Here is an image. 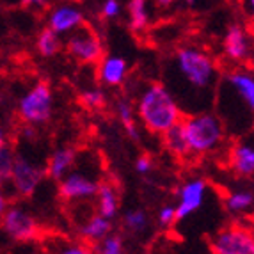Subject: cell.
Returning a JSON list of instances; mask_svg holds the SVG:
<instances>
[{"mask_svg": "<svg viewBox=\"0 0 254 254\" xmlns=\"http://www.w3.org/2000/svg\"><path fill=\"white\" fill-rule=\"evenodd\" d=\"M137 116L153 133H164L182 121V110L164 84H151L137 102Z\"/></svg>", "mask_w": 254, "mask_h": 254, "instance_id": "6da1fadb", "label": "cell"}, {"mask_svg": "<svg viewBox=\"0 0 254 254\" xmlns=\"http://www.w3.org/2000/svg\"><path fill=\"white\" fill-rule=\"evenodd\" d=\"M174 66L185 84L194 91L212 89L219 76L213 57L199 47H182L174 55Z\"/></svg>", "mask_w": 254, "mask_h": 254, "instance_id": "7a4b0ae2", "label": "cell"}, {"mask_svg": "<svg viewBox=\"0 0 254 254\" xmlns=\"http://www.w3.org/2000/svg\"><path fill=\"white\" fill-rule=\"evenodd\" d=\"M189 155H208L215 151L224 140V125L212 112L192 114L180 121Z\"/></svg>", "mask_w": 254, "mask_h": 254, "instance_id": "3957f363", "label": "cell"}, {"mask_svg": "<svg viewBox=\"0 0 254 254\" xmlns=\"http://www.w3.org/2000/svg\"><path fill=\"white\" fill-rule=\"evenodd\" d=\"M54 110V94L48 82H38L30 87L18 103V116L25 125L38 127L45 125L52 118Z\"/></svg>", "mask_w": 254, "mask_h": 254, "instance_id": "277c9868", "label": "cell"}, {"mask_svg": "<svg viewBox=\"0 0 254 254\" xmlns=\"http://www.w3.org/2000/svg\"><path fill=\"white\" fill-rule=\"evenodd\" d=\"M63 45L73 59L82 64H96L103 57L102 39L85 23L73 32H69Z\"/></svg>", "mask_w": 254, "mask_h": 254, "instance_id": "5b68a950", "label": "cell"}, {"mask_svg": "<svg viewBox=\"0 0 254 254\" xmlns=\"http://www.w3.org/2000/svg\"><path fill=\"white\" fill-rule=\"evenodd\" d=\"M213 254H254L253 229L244 224H231L210 238Z\"/></svg>", "mask_w": 254, "mask_h": 254, "instance_id": "8992f818", "label": "cell"}, {"mask_svg": "<svg viewBox=\"0 0 254 254\" xmlns=\"http://www.w3.org/2000/svg\"><path fill=\"white\" fill-rule=\"evenodd\" d=\"M222 52L229 63L246 66L253 57V34L246 25L231 23L222 39Z\"/></svg>", "mask_w": 254, "mask_h": 254, "instance_id": "52a82bcc", "label": "cell"}, {"mask_svg": "<svg viewBox=\"0 0 254 254\" xmlns=\"http://www.w3.org/2000/svg\"><path fill=\"white\" fill-rule=\"evenodd\" d=\"M0 220L5 233L16 242H32L39 235L36 219L21 206H7L0 215Z\"/></svg>", "mask_w": 254, "mask_h": 254, "instance_id": "ba28073f", "label": "cell"}, {"mask_svg": "<svg viewBox=\"0 0 254 254\" xmlns=\"http://www.w3.org/2000/svg\"><path fill=\"white\" fill-rule=\"evenodd\" d=\"M43 178H45V169H41L38 164L30 162L29 158L21 157V155L14 157L9 182L13 183L14 190L21 197H32V194L38 190Z\"/></svg>", "mask_w": 254, "mask_h": 254, "instance_id": "9c48e42d", "label": "cell"}, {"mask_svg": "<svg viewBox=\"0 0 254 254\" xmlns=\"http://www.w3.org/2000/svg\"><path fill=\"white\" fill-rule=\"evenodd\" d=\"M85 23L84 11L75 2H59L50 9L47 16V27L59 36H68Z\"/></svg>", "mask_w": 254, "mask_h": 254, "instance_id": "30bf717a", "label": "cell"}, {"mask_svg": "<svg viewBox=\"0 0 254 254\" xmlns=\"http://www.w3.org/2000/svg\"><path fill=\"white\" fill-rule=\"evenodd\" d=\"M206 190H208V183L203 178H194L183 183L178 192V204L174 206L176 222L190 217L192 213L197 212L203 206Z\"/></svg>", "mask_w": 254, "mask_h": 254, "instance_id": "8fae6325", "label": "cell"}, {"mask_svg": "<svg viewBox=\"0 0 254 254\" xmlns=\"http://www.w3.org/2000/svg\"><path fill=\"white\" fill-rule=\"evenodd\" d=\"M98 182L82 173H68L59 180V195L66 201H80L94 197Z\"/></svg>", "mask_w": 254, "mask_h": 254, "instance_id": "7c38bea8", "label": "cell"}, {"mask_svg": "<svg viewBox=\"0 0 254 254\" xmlns=\"http://www.w3.org/2000/svg\"><path fill=\"white\" fill-rule=\"evenodd\" d=\"M226 87L235 93L247 109L254 110V76L253 71L247 68H237L226 75Z\"/></svg>", "mask_w": 254, "mask_h": 254, "instance_id": "4fadbf2b", "label": "cell"}, {"mask_svg": "<svg viewBox=\"0 0 254 254\" xmlns=\"http://www.w3.org/2000/svg\"><path fill=\"white\" fill-rule=\"evenodd\" d=\"M98 80L110 87H119L128 76V63L119 55H103L98 61Z\"/></svg>", "mask_w": 254, "mask_h": 254, "instance_id": "5bb4252c", "label": "cell"}, {"mask_svg": "<svg viewBox=\"0 0 254 254\" xmlns=\"http://www.w3.org/2000/svg\"><path fill=\"white\" fill-rule=\"evenodd\" d=\"M75 160H76V151L73 148L55 149L50 155V158H48L45 174H48L52 180H57V182H59L63 176H66V174L73 169Z\"/></svg>", "mask_w": 254, "mask_h": 254, "instance_id": "9a60e30c", "label": "cell"}, {"mask_svg": "<svg viewBox=\"0 0 254 254\" xmlns=\"http://www.w3.org/2000/svg\"><path fill=\"white\" fill-rule=\"evenodd\" d=\"M229 164L242 178H251L254 174V148L251 142H238L229 155Z\"/></svg>", "mask_w": 254, "mask_h": 254, "instance_id": "2e32d148", "label": "cell"}, {"mask_svg": "<svg viewBox=\"0 0 254 254\" xmlns=\"http://www.w3.org/2000/svg\"><path fill=\"white\" fill-rule=\"evenodd\" d=\"M94 195L98 197V213L109 220L114 219V217L118 215V210H119L118 189L109 182L98 183L96 194Z\"/></svg>", "mask_w": 254, "mask_h": 254, "instance_id": "e0dca14e", "label": "cell"}, {"mask_svg": "<svg viewBox=\"0 0 254 254\" xmlns=\"http://www.w3.org/2000/svg\"><path fill=\"white\" fill-rule=\"evenodd\" d=\"M151 0H128V25L133 32H142L151 23Z\"/></svg>", "mask_w": 254, "mask_h": 254, "instance_id": "ac0fdd59", "label": "cell"}, {"mask_svg": "<svg viewBox=\"0 0 254 254\" xmlns=\"http://www.w3.org/2000/svg\"><path fill=\"white\" fill-rule=\"evenodd\" d=\"M110 229H112V222L98 213V215H93L85 220L78 229V233L87 244H96L110 233Z\"/></svg>", "mask_w": 254, "mask_h": 254, "instance_id": "d6986e66", "label": "cell"}, {"mask_svg": "<svg viewBox=\"0 0 254 254\" xmlns=\"http://www.w3.org/2000/svg\"><path fill=\"white\" fill-rule=\"evenodd\" d=\"M63 48V39L57 32H54L52 29L45 27L41 29V32L38 34L36 39V50L39 52V55L43 57H54L57 55Z\"/></svg>", "mask_w": 254, "mask_h": 254, "instance_id": "ffe728a7", "label": "cell"}, {"mask_svg": "<svg viewBox=\"0 0 254 254\" xmlns=\"http://www.w3.org/2000/svg\"><path fill=\"white\" fill-rule=\"evenodd\" d=\"M164 146L165 149L174 155V157H187L189 155V148H187V142H185V137H183V131H182V125L176 123L174 127H171L169 130H165L164 133Z\"/></svg>", "mask_w": 254, "mask_h": 254, "instance_id": "44dd1931", "label": "cell"}, {"mask_svg": "<svg viewBox=\"0 0 254 254\" xmlns=\"http://www.w3.org/2000/svg\"><path fill=\"white\" fill-rule=\"evenodd\" d=\"M254 204V195L251 190H235L226 197V208L231 213H246L251 212Z\"/></svg>", "mask_w": 254, "mask_h": 254, "instance_id": "7402d4cb", "label": "cell"}, {"mask_svg": "<svg viewBox=\"0 0 254 254\" xmlns=\"http://www.w3.org/2000/svg\"><path fill=\"white\" fill-rule=\"evenodd\" d=\"M116 112L119 116V121L123 123L127 133L131 139L139 140V128L135 123V114H133V107L128 100H119L118 105H116Z\"/></svg>", "mask_w": 254, "mask_h": 254, "instance_id": "603a6c76", "label": "cell"}, {"mask_svg": "<svg viewBox=\"0 0 254 254\" xmlns=\"http://www.w3.org/2000/svg\"><path fill=\"white\" fill-rule=\"evenodd\" d=\"M94 253L96 254H127L125 253L123 238L119 235L109 233L105 238L94 244Z\"/></svg>", "mask_w": 254, "mask_h": 254, "instance_id": "cb8c5ba5", "label": "cell"}, {"mask_svg": "<svg viewBox=\"0 0 254 254\" xmlns=\"http://www.w3.org/2000/svg\"><path fill=\"white\" fill-rule=\"evenodd\" d=\"M80 103L89 110H100L107 105V96L102 89H85L80 94Z\"/></svg>", "mask_w": 254, "mask_h": 254, "instance_id": "d4e9b609", "label": "cell"}, {"mask_svg": "<svg viewBox=\"0 0 254 254\" xmlns=\"http://www.w3.org/2000/svg\"><path fill=\"white\" fill-rule=\"evenodd\" d=\"M123 222L127 229H130L133 233H140V231H144L146 226H148V215H146V212H142V210H130V212H127V215H125Z\"/></svg>", "mask_w": 254, "mask_h": 254, "instance_id": "484cf974", "label": "cell"}, {"mask_svg": "<svg viewBox=\"0 0 254 254\" xmlns=\"http://www.w3.org/2000/svg\"><path fill=\"white\" fill-rule=\"evenodd\" d=\"M13 162H14L13 151L7 146H4V148L0 149V183L9 182L11 169H13Z\"/></svg>", "mask_w": 254, "mask_h": 254, "instance_id": "4316f807", "label": "cell"}, {"mask_svg": "<svg viewBox=\"0 0 254 254\" xmlns=\"http://www.w3.org/2000/svg\"><path fill=\"white\" fill-rule=\"evenodd\" d=\"M121 11H123L121 0H103L100 5V16L103 20H116L121 16Z\"/></svg>", "mask_w": 254, "mask_h": 254, "instance_id": "83f0119b", "label": "cell"}, {"mask_svg": "<svg viewBox=\"0 0 254 254\" xmlns=\"http://www.w3.org/2000/svg\"><path fill=\"white\" fill-rule=\"evenodd\" d=\"M158 222L165 228H169L176 222V213H174V206L173 204H165L158 210Z\"/></svg>", "mask_w": 254, "mask_h": 254, "instance_id": "f1b7e54d", "label": "cell"}, {"mask_svg": "<svg viewBox=\"0 0 254 254\" xmlns=\"http://www.w3.org/2000/svg\"><path fill=\"white\" fill-rule=\"evenodd\" d=\"M153 164H151V158L148 157V155H142V157H139L135 160V171L139 174H148L149 171H151Z\"/></svg>", "mask_w": 254, "mask_h": 254, "instance_id": "f546056e", "label": "cell"}, {"mask_svg": "<svg viewBox=\"0 0 254 254\" xmlns=\"http://www.w3.org/2000/svg\"><path fill=\"white\" fill-rule=\"evenodd\" d=\"M48 4H50V0H21V5L30 11H43L48 7Z\"/></svg>", "mask_w": 254, "mask_h": 254, "instance_id": "4dcf8cb0", "label": "cell"}, {"mask_svg": "<svg viewBox=\"0 0 254 254\" xmlns=\"http://www.w3.org/2000/svg\"><path fill=\"white\" fill-rule=\"evenodd\" d=\"M61 254H91V253L84 246H69L66 249H63Z\"/></svg>", "mask_w": 254, "mask_h": 254, "instance_id": "1f68e13d", "label": "cell"}, {"mask_svg": "<svg viewBox=\"0 0 254 254\" xmlns=\"http://www.w3.org/2000/svg\"><path fill=\"white\" fill-rule=\"evenodd\" d=\"M151 2L160 9H171L178 4V0H151Z\"/></svg>", "mask_w": 254, "mask_h": 254, "instance_id": "d6a6232c", "label": "cell"}, {"mask_svg": "<svg viewBox=\"0 0 254 254\" xmlns=\"http://www.w3.org/2000/svg\"><path fill=\"white\" fill-rule=\"evenodd\" d=\"M7 208V201H5L4 190H2V183H0V215L4 213V210Z\"/></svg>", "mask_w": 254, "mask_h": 254, "instance_id": "836d02e7", "label": "cell"}, {"mask_svg": "<svg viewBox=\"0 0 254 254\" xmlns=\"http://www.w3.org/2000/svg\"><path fill=\"white\" fill-rule=\"evenodd\" d=\"M178 2H182L183 5H185V7H195V5L199 4V0H178Z\"/></svg>", "mask_w": 254, "mask_h": 254, "instance_id": "e575fe53", "label": "cell"}, {"mask_svg": "<svg viewBox=\"0 0 254 254\" xmlns=\"http://www.w3.org/2000/svg\"><path fill=\"white\" fill-rule=\"evenodd\" d=\"M244 4H247V7H249V14L254 13V0H244Z\"/></svg>", "mask_w": 254, "mask_h": 254, "instance_id": "d590c367", "label": "cell"}, {"mask_svg": "<svg viewBox=\"0 0 254 254\" xmlns=\"http://www.w3.org/2000/svg\"><path fill=\"white\" fill-rule=\"evenodd\" d=\"M5 146V137H4V131H2V128H0V149Z\"/></svg>", "mask_w": 254, "mask_h": 254, "instance_id": "8d00e7d4", "label": "cell"}]
</instances>
